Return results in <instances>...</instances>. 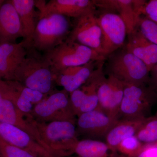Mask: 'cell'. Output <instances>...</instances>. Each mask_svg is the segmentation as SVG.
<instances>
[{
    "label": "cell",
    "instance_id": "obj_1",
    "mask_svg": "<svg viewBox=\"0 0 157 157\" xmlns=\"http://www.w3.org/2000/svg\"><path fill=\"white\" fill-rule=\"evenodd\" d=\"M29 120L36 129L43 147L55 157H63L74 153L78 141L76 123L67 121L40 122L31 117Z\"/></svg>",
    "mask_w": 157,
    "mask_h": 157
},
{
    "label": "cell",
    "instance_id": "obj_2",
    "mask_svg": "<svg viewBox=\"0 0 157 157\" xmlns=\"http://www.w3.org/2000/svg\"><path fill=\"white\" fill-rule=\"evenodd\" d=\"M42 56L50 66L55 79L67 68L82 66L90 62L104 61L106 59L95 51L68 38Z\"/></svg>",
    "mask_w": 157,
    "mask_h": 157
},
{
    "label": "cell",
    "instance_id": "obj_3",
    "mask_svg": "<svg viewBox=\"0 0 157 157\" xmlns=\"http://www.w3.org/2000/svg\"><path fill=\"white\" fill-rule=\"evenodd\" d=\"M67 17L52 14L39 18L34 32L32 47L44 53L66 40L70 33Z\"/></svg>",
    "mask_w": 157,
    "mask_h": 157
},
{
    "label": "cell",
    "instance_id": "obj_4",
    "mask_svg": "<svg viewBox=\"0 0 157 157\" xmlns=\"http://www.w3.org/2000/svg\"><path fill=\"white\" fill-rule=\"evenodd\" d=\"M45 95L55 81L50 66L43 56H27L14 73V80Z\"/></svg>",
    "mask_w": 157,
    "mask_h": 157
},
{
    "label": "cell",
    "instance_id": "obj_5",
    "mask_svg": "<svg viewBox=\"0 0 157 157\" xmlns=\"http://www.w3.org/2000/svg\"><path fill=\"white\" fill-rule=\"evenodd\" d=\"M109 65V74L124 83L144 85L149 82L150 72L146 65L125 49L111 57Z\"/></svg>",
    "mask_w": 157,
    "mask_h": 157
},
{
    "label": "cell",
    "instance_id": "obj_6",
    "mask_svg": "<svg viewBox=\"0 0 157 157\" xmlns=\"http://www.w3.org/2000/svg\"><path fill=\"white\" fill-rule=\"evenodd\" d=\"M124 84V96L120 116L123 119L147 117V114L156 100V92L146 85Z\"/></svg>",
    "mask_w": 157,
    "mask_h": 157
},
{
    "label": "cell",
    "instance_id": "obj_7",
    "mask_svg": "<svg viewBox=\"0 0 157 157\" xmlns=\"http://www.w3.org/2000/svg\"><path fill=\"white\" fill-rule=\"evenodd\" d=\"M31 116L40 122L67 121L76 124L70 97L64 90L52 94L35 105Z\"/></svg>",
    "mask_w": 157,
    "mask_h": 157
},
{
    "label": "cell",
    "instance_id": "obj_8",
    "mask_svg": "<svg viewBox=\"0 0 157 157\" xmlns=\"http://www.w3.org/2000/svg\"><path fill=\"white\" fill-rule=\"evenodd\" d=\"M97 19L102 33V55L106 58L124 45L127 27L120 16L112 11L105 10Z\"/></svg>",
    "mask_w": 157,
    "mask_h": 157
},
{
    "label": "cell",
    "instance_id": "obj_9",
    "mask_svg": "<svg viewBox=\"0 0 157 157\" xmlns=\"http://www.w3.org/2000/svg\"><path fill=\"white\" fill-rule=\"evenodd\" d=\"M76 19L75 25L70 31L68 39L102 55V33L95 10L87 12Z\"/></svg>",
    "mask_w": 157,
    "mask_h": 157
},
{
    "label": "cell",
    "instance_id": "obj_10",
    "mask_svg": "<svg viewBox=\"0 0 157 157\" xmlns=\"http://www.w3.org/2000/svg\"><path fill=\"white\" fill-rule=\"evenodd\" d=\"M35 6L39 9V19L52 14L77 18L96 10L94 1L90 0H51L48 2L36 1Z\"/></svg>",
    "mask_w": 157,
    "mask_h": 157
},
{
    "label": "cell",
    "instance_id": "obj_11",
    "mask_svg": "<svg viewBox=\"0 0 157 157\" xmlns=\"http://www.w3.org/2000/svg\"><path fill=\"white\" fill-rule=\"evenodd\" d=\"M119 120L111 117L98 108L78 116L76 121V131L90 137H105Z\"/></svg>",
    "mask_w": 157,
    "mask_h": 157
},
{
    "label": "cell",
    "instance_id": "obj_12",
    "mask_svg": "<svg viewBox=\"0 0 157 157\" xmlns=\"http://www.w3.org/2000/svg\"><path fill=\"white\" fill-rule=\"evenodd\" d=\"M96 7L104 10L118 12L125 24L128 36L137 28V23L142 15L146 1L137 0H95Z\"/></svg>",
    "mask_w": 157,
    "mask_h": 157
},
{
    "label": "cell",
    "instance_id": "obj_13",
    "mask_svg": "<svg viewBox=\"0 0 157 157\" xmlns=\"http://www.w3.org/2000/svg\"><path fill=\"white\" fill-rule=\"evenodd\" d=\"M29 48L24 40L19 43L0 44V79L14 80V73L27 56Z\"/></svg>",
    "mask_w": 157,
    "mask_h": 157
},
{
    "label": "cell",
    "instance_id": "obj_14",
    "mask_svg": "<svg viewBox=\"0 0 157 157\" xmlns=\"http://www.w3.org/2000/svg\"><path fill=\"white\" fill-rule=\"evenodd\" d=\"M0 139L39 157H55L28 133L12 125L0 122Z\"/></svg>",
    "mask_w": 157,
    "mask_h": 157
},
{
    "label": "cell",
    "instance_id": "obj_15",
    "mask_svg": "<svg viewBox=\"0 0 157 157\" xmlns=\"http://www.w3.org/2000/svg\"><path fill=\"white\" fill-rule=\"evenodd\" d=\"M21 37L25 36L17 11L10 1H5L0 7V44L16 43Z\"/></svg>",
    "mask_w": 157,
    "mask_h": 157
},
{
    "label": "cell",
    "instance_id": "obj_16",
    "mask_svg": "<svg viewBox=\"0 0 157 157\" xmlns=\"http://www.w3.org/2000/svg\"><path fill=\"white\" fill-rule=\"evenodd\" d=\"M128 36L125 50L141 60L150 72L157 64V45L145 38L137 28Z\"/></svg>",
    "mask_w": 157,
    "mask_h": 157
},
{
    "label": "cell",
    "instance_id": "obj_17",
    "mask_svg": "<svg viewBox=\"0 0 157 157\" xmlns=\"http://www.w3.org/2000/svg\"><path fill=\"white\" fill-rule=\"evenodd\" d=\"M100 62H90L82 66L67 68L59 73L55 81L70 94L87 81L97 68L96 65Z\"/></svg>",
    "mask_w": 157,
    "mask_h": 157
},
{
    "label": "cell",
    "instance_id": "obj_18",
    "mask_svg": "<svg viewBox=\"0 0 157 157\" xmlns=\"http://www.w3.org/2000/svg\"><path fill=\"white\" fill-rule=\"evenodd\" d=\"M0 122L12 125L23 130L41 145L36 129L27 117L20 111L12 101L6 98H3L0 101Z\"/></svg>",
    "mask_w": 157,
    "mask_h": 157
},
{
    "label": "cell",
    "instance_id": "obj_19",
    "mask_svg": "<svg viewBox=\"0 0 157 157\" xmlns=\"http://www.w3.org/2000/svg\"><path fill=\"white\" fill-rule=\"evenodd\" d=\"M146 118L119 120L105 137L110 154L116 152L118 146L123 140L136 135Z\"/></svg>",
    "mask_w": 157,
    "mask_h": 157
},
{
    "label": "cell",
    "instance_id": "obj_20",
    "mask_svg": "<svg viewBox=\"0 0 157 157\" xmlns=\"http://www.w3.org/2000/svg\"><path fill=\"white\" fill-rule=\"evenodd\" d=\"M19 16L25 38L23 39L29 48L32 47L34 32L39 15L35 10L36 1L34 0H10Z\"/></svg>",
    "mask_w": 157,
    "mask_h": 157
},
{
    "label": "cell",
    "instance_id": "obj_21",
    "mask_svg": "<svg viewBox=\"0 0 157 157\" xmlns=\"http://www.w3.org/2000/svg\"><path fill=\"white\" fill-rule=\"evenodd\" d=\"M109 152L106 143L90 139L78 140L74 149L79 157H109Z\"/></svg>",
    "mask_w": 157,
    "mask_h": 157
},
{
    "label": "cell",
    "instance_id": "obj_22",
    "mask_svg": "<svg viewBox=\"0 0 157 157\" xmlns=\"http://www.w3.org/2000/svg\"><path fill=\"white\" fill-rule=\"evenodd\" d=\"M108 77L111 83V96L107 114L113 118L119 119L120 110L124 96V83L112 74H109Z\"/></svg>",
    "mask_w": 157,
    "mask_h": 157
},
{
    "label": "cell",
    "instance_id": "obj_23",
    "mask_svg": "<svg viewBox=\"0 0 157 157\" xmlns=\"http://www.w3.org/2000/svg\"><path fill=\"white\" fill-rule=\"evenodd\" d=\"M135 136L144 144L157 141V116L147 117Z\"/></svg>",
    "mask_w": 157,
    "mask_h": 157
},
{
    "label": "cell",
    "instance_id": "obj_24",
    "mask_svg": "<svg viewBox=\"0 0 157 157\" xmlns=\"http://www.w3.org/2000/svg\"><path fill=\"white\" fill-rule=\"evenodd\" d=\"M144 146V144L134 135L123 140L119 144L115 153L124 156H135L143 150Z\"/></svg>",
    "mask_w": 157,
    "mask_h": 157
},
{
    "label": "cell",
    "instance_id": "obj_25",
    "mask_svg": "<svg viewBox=\"0 0 157 157\" xmlns=\"http://www.w3.org/2000/svg\"><path fill=\"white\" fill-rule=\"evenodd\" d=\"M137 28L145 38L157 45V23L142 15L138 20Z\"/></svg>",
    "mask_w": 157,
    "mask_h": 157
},
{
    "label": "cell",
    "instance_id": "obj_26",
    "mask_svg": "<svg viewBox=\"0 0 157 157\" xmlns=\"http://www.w3.org/2000/svg\"><path fill=\"white\" fill-rule=\"evenodd\" d=\"M0 157H39L0 139Z\"/></svg>",
    "mask_w": 157,
    "mask_h": 157
},
{
    "label": "cell",
    "instance_id": "obj_27",
    "mask_svg": "<svg viewBox=\"0 0 157 157\" xmlns=\"http://www.w3.org/2000/svg\"><path fill=\"white\" fill-rule=\"evenodd\" d=\"M142 15L157 23V0L146 2L144 7Z\"/></svg>",
    "mask_w": 157,
    "mask_h": 157
},
{
    "label": "cell",
    "instance_id": "obj_28",
    "mask_svg": "<svg viewBox=\"0 0 157 157\" xmlns=\"http://www.w3.org/2000/svg\"><path fill=\"white\" fill-rule=\"evenodd\" d=\"M110 157H129L124 156L115 153L110 156ZM130 157H157V147L152 146L150 144H144V147L139 153L135 156Z\"/></svg>",
    "mask_w": 157,
    "mask_h": 157
},
{
    "label": "cell",
    "instance_id": "obj_29",
    "mask_svg": "<svg viewBox=\"0 0 157 157\" xmlns=\"http://www.w3.org/2000/svg\"><path fill=\"white\" fill-rule=\"evenodd\" d=\"M149 83L150 86L157 93V64L150 71Z\"/></svg>",
    "mask_w": 157,
    "mask_h": 157
},
{
    "label": "cell",
    "instance_id": "obj_30",
    "mask_svg": "<svg viewBox=\"0 0 157 157\" xmlns=\"http://www.w3.org/2000/svg\"><path fill=\"white\" fill-rule=\"evenodd\" d=\"M5 93V81L0 79V101L4 98Z\"/></svg>",
    "mask_w": 157,
    "mask_h": 157
},
{
    "label": "cell",
    "instance_id": "obj_31",
    "mask_svg": "<svg viewBox=\"0 0 157 157\" xmlns=\"http://www.w3.org/2000/svg\"><path fill=\"white\" fill-rule=\"evenodd\" d=\"M150 144V145H152V146L157 147V141L154 143L150 144Z\"/></svg>",
    "mask_w": 157,
    "mask_h": 157
},
{
    "label": "cell",
    "instance_id": "obj_32",
    "mask_svg": "<svg viewBox=\"0 0 157 157\" xmlns=\"http://www.w3.org/2000/svg\"><path fill=\"white\" fill-rule=\"evenodd\" d=\"M5 1H3V0H0V7L2 6V5L4 3Z\"/></svg>",
    "mask_w": 157,
    "mask_h": 157
},
{
    "label": "cell",
    "instance_id": "obj_33",
    "mask_svg": "<svg viewBox=\"0 0 157 157\" xmlns=\"http://www.w3.org/2000/svg\"><path fill=\"white\" fill-rule=\"evenodd\" d=\"M156 116H157V112H156Z\"/></svg>",
    "mask_w": 157,
    "mask_h": 157
}]
</instances>
